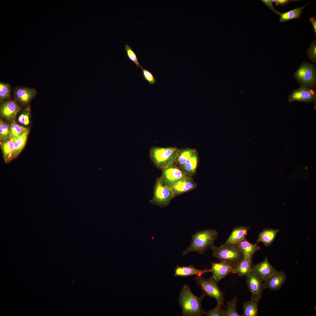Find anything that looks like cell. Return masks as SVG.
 Here are the masks:
<instances>
[{
	"label": "cell",
	"instance_id": "cell-6",
	"mask_svg": "<svg viewBox=\"0 0 316 316\" xmlns=\"http://www.w3.org/2000/svg\"><path fill=\"white\" fill-rule=\"evenodd\" d=\"M194 279L205 296L214 298L217 304L224 305L225 293L220 290L217 282L212 276L208 278L197 276Z\"/></svg>",
	"mask_w": 316,
	"mask_h": 316
},
{
	"label": "cell",
	"instance_id": "cell-12",
	"mask_svg": "<svg viewBox=\"0 0 316 316\" xmlns=\"http://www.w3.org/2000/svg\"><path fill=\"white\" fill-rule=\"evenodd\" d=\"M21 108L14 100L8 99L3 102L0 105V114L3 118L10 121H13Z\"/></svg>",
	"mask_w": 316,
	"mask_h": 316
},
{
	"label": "cell",
	"instance_id": "cell-19",
	"mask_svg": "<svg viewBox=\"0 0 316 316\" xmlns=\"http://www.w3.org/2000/svg\"><path fill=\"white\" fill-rule=\"evenodd\" d=\"M250 228L239 226L234 228L224 244H236L246 238L248 231Z\"/></svg>",
	"mask_w": 316,
	"mask_h": 316
},
{
	"label": "cell",
	"instance_id": "cell-22",
	"mask_svg": "<svg viewBox=\"0 0 316 316\" xmlns=\"http://www.w3.org/2000/svg\"><path fill=\"white\" fill-rule=\"evenodd\" d=\"M198 162V155L195 150L190 158L179 168L186 176L191 177L195 173Z\"/></svg>",
	"mask_w": 316,
	"mask_h": 316
},
{
	"label": "cell",
	"instance_id": "cell-21",
	"mask_svg": "<svg viewBox=\"0 0 316 316\" xmlns=\"http://www.w3.org/2000/svg\"><path fill=\"white\" fill-rule=\"evenodd\" d=\"M238 248L244 258L252 259L256 252L260 249L257 243L253 244L246 238L236 244Z\"/></svg>",
	"mask_w": 316,
	"mask_h": 316
},
{
	"label": "cell",
	"instance_id": "cell-27",
	"mask_svg": "<svg viewBox=\"0 0 316 316\" xmlns=\"http://www.w3.org/2000/svg\"><path fill=\"white\" fill-rule=\"evenodd\" d=\"M238 301L237 296L228 301L224 309V316H240L237 311L236 305Z\"/></svg>",
	"mask_w": 316,
	"mask_h": 316
},
{
	"label": "cell",
	"instance_id": "cell-8",
	"mask_svg": "<svg viewBox=\"0 0 316 316\" xmlns=\"http://www.w3.org/2000/svg\"><path fill=\"white\" fill-rule=\"evenodd\" d=\"M162 170V174L157 179L161 184L169 188L187 176L174 164Z\"/></svg>",
	"mask_w": 316,
	"mask_h": 316
},
{
	"label": "cell",
	"instance_id": "cell-14",
	"mask_svg": "<svg viewBox=\"0 0 316 316\" xmlns=\"http://www.w3.org/2000/svg\"><path fill=\"white\" fill-rule=\"evenodd\" d=\"M287 276L283 271H277L263 282L264 289L272 291L280 290L285 282Z\"/></svg>",
	"mask_w": 316,
	"mask_h": 316
},
{
	"label": "cell",
	"instance_id": "cell-34",
	"mask_svg": "<svg viewBox=\"0 0 316 316\" xmlns=\"http://www.w3.org/2000/svg\"><path fill=\"white\" fill-rule=\"evenodd\" d=\"M140 68L143 79L150 85L155 84L156 83V79L152 73L148 70L144 69L142 66Z\"/></svg>",
	"mask_w": 316,
	"mask_h": 316
},
{
	"label": "cell",
	"instance_id": "cell-2",
	"mask_svg": "<svg viewBox=\"0 0 316 316\" xmlns=\"http://www.w3.org/2000/svg\"><path fill=\"white\" fill-rule=\"evenodd\" d=\"M218 237V233L214 229H207L198 231L192 236L191 243L183 253V255L192 252L203 254L214 245Z\"/></svg>",
	"mask_w": 316,
	"mask_h": 316
},
{
	"label": "cell",
	"instance_id": "cell-4",
	"mask_svg": "<svg viewBox=\"0 0 316 316\" xmlns=\"http://www.w3.org/2000/svg\"><path fill=\"white\" fill-rule=\"evenodd\" d=\"M213 256L220 261L231 262L235 265L244 258L236 244H224L219 247L213 245L211 248Z\"/></svg>",
	"mask_w": 316,
	"mask_h": 316
},
{
	"label": "cell",
	"instance_id": "cell-39",
	"mask_svg": "<svg viewBox=\"0 0 316 316\" xmlns=\"http://www.w3.org/2000/svg\"><path fill=\"white\" fill-rule=\"evenodd\" d=\"M310 22L311 23L312 26L313 30L316 36V19L313 16L311 17L310 19Z\"/></svg>",
	"mask_w": 316,
	"mask_h": 316
},
{
	"label": "cell",
	"instance_id": "cell-25",
	"mask_svg": "<svg viewBox=\"0 0 316 316\" xmlns=\"http://www.w3.org/2000/svg\"><path fill=\"white\" fill-rule=\"evenodd\" d=\"M310 3L309 2L303 6L296 8L286 12L280 13L279 14L280 17L279 22L282 23L300 18L302 10Z\"/></svg>",
	"mask_w": 316,
	"mask_h": 316
},
{
	"label": "cell",
	"instance_id": "cell-15",
	"mask_svg": "<svg viewBox=\"0 0 316 316\" xmlns=\"http://www.w3.org/2000/svg\"><path fill=\"white\" fill-rule=\"evenodd\" d=\"M253 269L263 282L277 271L270 263L267 257L261 262L253 265Z\"/></svg>",
	"mask_w": 316,
	"mask_h": 316
},
{
	"label": "cell",
	"instance_id": "cell-11",
	"mask_svg": "<svg viewBox=\"0 0 316 316\" xmlns=\"http://www.w3.org/2000/svg\"><path fill=\"white\" fill-rule=\"evenodd\" d=\"M14 100L23 106H26L36 95L35 89L24 86L17 87L13 89Z\"/></svg>",
	"mask_w": 316,
	"mask_h": 316
},
{
	"label": "cell",
	"instance_id": "cell-38",
	"mask_svg": "<svg viewBox=\"0 0 316 316\" xmlns=\"http://www.w3.org/2000/svg\"><path fill=\"white\" fill-rule=\"evenodd\" d=\"M272 1L276 3V6L280 5L284 6L292 1H297L299 0H272Z\"/></svg>",
	"mask_w": 316,
	"mask_h": 316
},
{
	"label": "cell",
	"instance_id": "cell-35",
	"mask_svg": "<svg viewBox=\"0 0 316 316\" xmlns=\"http://www.w3.org/2000/svg\"><path fill=\"white\" fill-rule=\"evenodd\" d=\"M223 305L217 304L214 308L205 312V315L207 316H224Z\"/></svg>",
	"mask_w": 316,
	"mask_h": 316
},
{
	"label": "cell",
	"instance_id": "cell-7",
	"mask_svg": "<svg viewBox=\"0 0 316 316\" xmlns=\"http://www.w3.org/2000/svg\"><path fill=\"white\" fill-rule=\"evenodd\" d=\"M154 195L150 202L160 207L168 206L174 196L170 188L161 184L157 179L154 187Z\"/></svg>",
	"mask_w": 316,
	"mask_h": 316
},
{
	"label": "cell",
	"instance_id": "cell-33",
	"mask_svg": "<svg viewBox=\"0 0 316 316\" xmlns=\"http://www.w3.org/2000/svg\"><path fill=\"white\" fill-rule=\"evenodd\" d=\"M10 125L4 122L2 119L0 121V141L10 137Z\"/></svg>",
	"mask_w": 316,
	"mask_h": 316
},
{
	"label": "cell",
	"instance_id": "cell-29",
	"mask_svg": "<svg viewBox=\"0 0 316 316\" xmlns=\"http://www.w3.org/2000/svg\"><path fill=\"white\" fill-rule=\"evenodd\" d=\"M10 137L12 138L21 135L28 129L26 127L17 124L14 120L10 124Z\"/></svg>",
	"mask_w": 316,
	"mask_h": 316
},
{
	"label": "cell",
	"instance_id": "cell-1",
	"mask_svg": "<svg viewBox=\"0 0 316 316\" xmlns=\"http://www.w3.org/2000/svg\"><path fill=\"white\" fill-rule=\"evenodd\" d=\"M205 296L203 293L200 297H197L192 292L188 285L185 284L182 287L179 298V303L182 310L183 316H201L205 314L202 303Z\"/></svg>",
	"mask_w": 316,
	"mask_h": 316
},
{
	"label": "cell",
	"instance_id": "cell-32",
	"mask_svg": "<svg viewBox=\"0 0 316 316\" xmlns=\"http://www.w3.org/2000/svg\"><path fill=\"white\" fill-rule=\"evenodd\" d=\"M30 108L29 106L26 108L20 114L18 118V121L21 124L27 126L30 123Z\"/></svg>",
	"mask_w": 316,
	"mask_h": 316
},
{
	"label": "cell",
	"instance_id": "cell-3",
	"mask_svg": "<svg viewBox=\"0 0 316 316\" xmlns=\"http://www.w3.org/2000/svg\"><path fill=\"white\" fill-rule=\"evenodd\" d=\"M178 150L175 147H154L150 151V157L155 165L163 170L177 162Z\"/></svg>",
	"mask_w": 316,
	"mask_h": 316
},
{
	"label": "cell",
	"instance_id": "cell-26",
	"mask_svg": "<svg viewBox=\"0 0 316 316\" xmlns=\"http://www.w3.org/2000/svg\"><path fill=\"white\" fill-rule=\"evenodd\" d=\"M259 301L251 299L243 303V312L242 316H257Z\"/></svg>",
	"mask_w": 316,
	"mask_h": 316
},
{
	"label": "cell",
	"instance_id": "cell-17",
	"mask_svg": "<svg viewBox=\"0 0 316 316\" xmlns=\"http://www.w3.org/2000/svg\"><path fill=\"white\" fill-rule=\"evenodd\" d=\"M209 272H211V269L200 270L196 269L193 265L185 266H178L175 269L174 276L186 277L193 275L201 276L204 274Z\"/></svg>",
	"mask_w": 316,
	"mask_h": 316
},
{
	"label": "cell",
	"instance_id": "cell-37",
	"mask_svg": "<svg viewBox=\"0 0 316 316\" xmlns=\"http://www.w3.org/2000/svg\"><path fill=\"white\" fill-rule=\"evenodd\" d=\"M261 1L271 9L274 13L279 15L280 12L277 11L274 6L272 0H262Z\"/></svg>",
	"mask_w": 316,
	"mask_h": 316
},
{
	"label": "cell",
	"instance_id": "cell-30",
	"mask_svg": "<svg viewBox=\"0 0 316 316\" xmlns=\"http://www.w3.org/2000/svg\"><path fill=\"white\" fill-rule=\"evenodd\" d=\"M11 90L10 85L6 83L0 82V101L10 99L11 96Z\"/></svg>",
	"mask_w": 316,
	"mask_h": 316
},
{
	"label": "cell",
	"instance_id": "cell-20",
	"mask_svg": "<svg viewBox=\"0 0 316 316\" xmlns=\"http://www.w3.org/2000/svg\"><path fill=\"white\" fill-rule=\"evenodd\" d=\"M253 266L252 259L244 257L235 265L231 273L240 277L246 276L253 270Z\"/></svg>",
	"mask_w": 316,
	"mask_h": 316
},
{
	"label": "cell",
	"instance_id": "cell-31",
	"mask_svg": "<svg viewBox=\"0 0 316 316\" xmlns=\"http://www.w3.org/2000/svg\"><path fill=\"white\" fill-rule=\"evenodd\" d=\"M124 49L126 52L127 57L129 60L133 62L137 68H141L142 66L139 62L137 55L131 47L128 44H126Z\"/></svg>",
	"mask_w": 316,
	"mask_h": 316
},
{
	"label": "cell",
	"instance_id": "cell-18",
	"mask_svg": "<svg viewBox=\"0 0 316 316\" xmlns=\"http://www.w3.org/2000/svg\"><path fill=\"white\" fill-rule=\"evenodd\" d=\"M0 145L4 161L9 163L14 159V140L9 137L1 141Z\"/></svg>",
	"mask_w": 316,
	"mask_h": 316
},
{
	"label": "cell",
	"instance_id": "cell-36",
	"mask_svg": "<svg viewBox=\"0 0 316 316\" xmlns=\"http://www.w3.org/2000/svg\"><path fill=\"white\" fill-rule=\"evenodd\" d=\"M307 56L311 61L314 63L316 62V42L314 40L310 44L307 50Z\"/></svg>",
	"mask_w": 316,
	"mask_h": 316
},
{
	"label": "cell",
	"instance_id": "cell-5",
	"mask_svg": "<svg viewBox=\"0 0 316 316\" xmlns=\"http://www.w3.org/2000/svg\"><path fill=\"white\" fill-rule=\"evenodd\" d=\"M293 76L301 86L312 89L316 87V68L314 64L307 61L303 62Z\"/></svg>",
	"mask_w": 316,
	"mask_h": 316
},
{
	"label": "cell",
	"instance_id": "cell-16",
	"mask_svg": "<svg viewBox=\"0 0 316 316\" xmlns=\"http://www.w3.org/2000/svg\"><path fill=\"white\" fill-rule=\"evenodd\" d=\"M197 185L191 177L187 176L170 188L174 192V196L195 189Z\"/></svg>",
	"mask_w": 316,
	"mask_h": 316
},
{
	"label": "cell",
	"instance_id": "cell-13",
	"mask_svg": "<svg viewBox=\"0 0 316 316\" xmlns=\"http://www.w3.org/2000/svg\"><path fill=\"white\" fill-rule=\"evenodd\" d=\"M211 265L212 276L217 283L231 273L235 266L231 262L225 261L213 262Z\"/></svg>",
	"mask_w": 316,
	"mask_h": 316
},
{
	"label": "cell",
	"instance_id": "cell-24",
	"mask_svg": "<svg viewBox=\"0 0 316 316\" xmlns=\"http://www.w3.org/2000/svg\"><path fill=\"white\" fill-rule=\"evenodd\" d=\"M29 132V129L28 128L21 135L13 138L14 140V159L18 155L24 148Z\"/></svg>",
	"mask_w": 316,
	"mask_h": 316
},
{
	"label": "cell",
	"instance_id": "cell-9",
	"mask_svg": "<svg viewBox=\"0 0 316 316\" xmlns=\"http://www.w3.org/2000/svg\"><path fill=\"white\" fill-rule=\"evenodd\" d=\"M246 282L251 294V299L259 301L264 289L263 281L253 269L246 276Z\"/></svg>",
	"mask_w": 316,
	"mask_h": 316
},
{
	"label": "cell",
	"instance_id": "cell-23",
	"mask_svg": "<svg viewBox=\"0 0 316 316\" xmlns=\"http://www.w3.org/2000/svg\"><path fill=\"white\" fill-rule=\"evenodd\" d=\"M279 230L267 229L263 230L258 235L257 243L262 242L266 246H270Z\"/></svg>",
	"mask_w": 316,
	"mask_h": 316
},
{
	"label": "cell",
	"instance_id": "cell-10",
	"mask_svg": "<svg viewBox=\"0 0 316 316\" xmlns=\"http://www.w3.org/2000/svg\"><path fill=\"white\" fill-rule=\"evenodd\" d=\"M316 91L315 90L301 86L292 91L289 94V102H315Z\"/></svg>",
	"mask_w": 316,
	"mask_h": 316
},
{
	"label": "cell",
	"instance_id": "cell-28",
	"mask_svg": "<svg viewBox=\"0 0 316 316\" xmlns=\"http://www.w3.org/2000/svg\"><path fill=\"white\" fill-rule=\"evenodd\" d=\"M195 150L189 148L178 150L177 162L180 166L183 165L190 158Z\"/></svg>",
	"mask_w": 316,
	"mask_h": 316
}]
</instances>
